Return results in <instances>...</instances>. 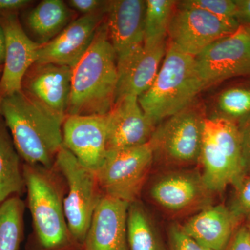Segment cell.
<instances>
[{"mask_svg":"<svg viewBox=\"0 0 250 250\" xmlns=\"http://www.w3.org/2000/svg\"><path fill=\"white\" fill-rule=\"evenodd\" d=\"M0 115L24 163L53 169L62 147L64 120L36 103L22 90L0 100Z\"/></svg>","mask_w":250,"mask_h":250,"instance_id":"cell-1","label":"cell"},{"mask_svg":"<svg viewBox=\"0 0 250 250\" xmlns=\"http://www.w3.org/2000/svg\"><path fill=\"white\" fill-rule=\"evenodd\" d=\"M118 82L116 54L105 19L89 48L72 67L67 116L107 114L116 101Z\"/></svg>","mask_w":250,"mask_h":250,"instance_id":"cell-2","label":"cell"},{"mask_svg":"<svg viewBox=\"0 0 250 250\" xmlns=\"http://www.w3.org/2000/svg\"><path fill=\"white\" fill-rule=\"evenodd\" d=\"M204 90L195 57L168 42L155 80L139 103L156 125L195 103Z\"/></svg>","mask_w":250,"mask_h":250,"instance_id":"cell-3","label":"cell"},{"mask_svg":"<svg viewBox=\"0 0 250 250\" xmlns=\"http://www.w3.org/2000/svg\"><path fill=\"white\" fill-rule=\"evenodd\" d=\"M23 170L27 207L41 250H70L77 246L82 248L69 231L62 188L53 169L24 163Z\"/></svg>","mask_w":250,"mask_h":250,"instance_id":"cell-4","label":"cell"},{"mask_svg":"<svg viewBox=\"0 0 250 250\" xmlns=\"http://www.w3.org/2000/svg\"><path fill=\"white\" fill-rule=\"evenodd\" d=\"M205 108L195 104L161 122L149 143L154 156L175 164L200 161L204 128L207 116Z\"/></svg>","mask_w":250,"mask_h":250,"instance_id":"cell-5","label":"cell"},{"mask_svg":"<svg viewBox=\"0 0 250 250\" xmlns=\"http://www.w3.org/2000/svg\"><path fill=\"white\" fill-rule=\"evenodd\" d=\"M54 166L65 179L68 188L63 206L69 231L82 246L102 197L96 174L82 165L63 146L57 154Z\"/></svg>","mask_w":250,"mask_h":250,"instance_id":"cell-6","label":"cell"},{"mask_svg":"<svg viewBox=\"0 0 250 250\" xmlns=\"http://www.w3.org/2000/svg\"><path fill=\"white\" fill-rule=\"evenodd\" d=\"M150 143L108 151L96 177L105 195L131 204L136 202L153 161Z\"/></svg>","mask_w":250,"mask_h":250,"instance_id":"cell-7","label":"cell"},{"mask_svg":"<svg viewBox=\"0 0 250 250\" xmlns=\"http://www.w3.org/2000/svg\"><path fill=\"white\" fill-rule=\"evenodd\" d=\"M205 90L225 81L250 77V29L240 26L195 57Z\"/></svg>","mask_w":250,"mask_h":250,"instance_id":"cell-8","label":"cell"},{"mask_svg":"<svg viewBox=\"0 0 250 250\" xmlns=\"http://www.w3.org/2000/svg\"><path fill=\"white\" fill-rule=\"evenodd\" d=\"M239 27L235 20L225 19L177 3L167 37L170 43L195 58L215 41L232 34Z\"/></svg>","mask_w":250,"mask_h":250,"instance_id":"cell-9","label":"cell"},{"mask_svg":"<svg viewBox=\"0 0 250 250\" xmlns=\"http://www.w3.org/2000/svg\"><path fill=\"white\" fill-rule=\"evenodd\" d=\"M72 68L34 62L23 77L21 90L55 116L65 120L71 91Z\"/></svg>","mask_w":250,"mask_h":250,"instance_id":"cell-10","label":"cell"},{"mask_svg":"<svg viewBox=\"0 0 250 250\" xmlns=\"http://www.w3.org/2000/svg\"><path fill=\"white\" fill-rule=\"evenodd\" d=\"M62 133V146L96 173L108 152L106 115L67 116Z\"/></svg>","mask_w":250,"mask_h":250,"instance_id":"cell-11","label":"cell"},{"mask_svg":"<svg viewBox=\"0 0 250 250\" xmlns=\"http://www.w3.org/2000/svg\"><path fill=\"white\" fill-rule=\"evenodd\" d=\"M106 11L74 20L47 43L40 45L37 62H49L73 67L87 52L99 28L106 19Z\"/></svg>","mask_w":250,"mask_h":250,"instance_id":"cell-12","label":"cell"},{"mask_svg":"<svg viewBox=\"0 0 250 250\" xmlns=\"http://www.w3.org/2000/svg\"><path fill=\"white\" fill-rule=\"evenodd\" d=\"M6 38V57L0 78V100L21 90L23 77L36 62L40 45L24 31L19 15L0 17Z\"/></svg>","mask_w":250,"mask_h":250,"instance_id":"cell-13","label":"cell"},{"mask_svg":"<svg viewBox=\"0 0 250 250\" xmlns=\"http://www.w3.org/2000/svg\"><path fill=\"white\" fill-rule=\"evenodd\" d=\"M106 118L107 150H118L149 143L155 125L143 111L139 98L117 99Z\"/></svg>","mask_w":250,"mask_h":250,"instance_id":"cell-14","label":"cell"},{"mask_svg":"<svg viewBox=\"0 0 250 250\" xmlns=\"http://www.w3.org/2000/svg\"><path fill=\"white\" fill-rule=\"evenodd\" d=\"M130 204L102 195L94 211L82 250H129L127 216Z\"/></svg>","mask_w":250,"mask_h":250,"instance_id":"cell-15","label":"cell"},{"mask_svg":"<svg viewBox=\"0 0 250 250\" xmlns=\"http://www.w3.org/2000/svg\"><path fill=\"white\" fill-rule=\"evenodd\" d=\"M144 0L108 1L106 23L117 62L126 59L144 45Z\"/></svg>","mask_w":250,"mask_h":250,"instance_id":"cell-16","label":"cell"},{"mask_svg":"<svg viewBox=\"0 0 250 250\" xmlns=\"http://www.w3.org/2000/svg\"><path fill=\"white\" fill-rule=\"evenodd\" d=\"M167 42L144 44L131 55L118 62L117 99L126 95L139 98L152 84L162 63Z\"/></svg>","mask_w":250,"mask_h":250,"instance_id":"cell-17","label":"cell"},{"mask_svg":"<svg viewBox=\"0 0 250 250\" xmlns=\"http://www.w3.org/2000/svg\"><path fill=\"white\" fill-rule=\"evenodd\" d=\"M208 192H211L206 187L201 174L177 172L158 179L149 194L156 204L166 210L181 211L205 201Z\"/></svg>","mask_w":250,"mask_h":250,"instance_id":"cell-18","label":"cell"},{"mask_svg":"<svg viewBox=\"0 0 250 250\" xmlns=\"http://www.w3.org/2000/svg\"><path fill=\"white\" fill-rule=\"evenodd\" d=\"M240 220L225 206L206 207L180 226L188 236L210 250H223Z\"/></svg>","mask_w":250,"mask_h":250,"instance_id":"cell-19","label":"cell"},{"mask_svg":"<svg viewBox=\"0 0 250 250\" xmlns=\"http://www.w3.org/2000/svg\"><path fill=\"white\" fill-rule=\"evenodd\" d=\"M75 11L62 0H44L22 13L24 31L34 42L44 45L74 21Z\"/></svg>","mask_w":250,"mask_h":250,"instance_id":"cell-20","label":"cell"},{"mask_svg":"<svg viewBox=\"0 0 250 250\" xmlns=\"http://www.w3.org/2000/svg\"><path fill=\"white\" fill-rule=\"evenodd\" d=\"M23 162L0 115V205L10 197H21L25 192Z\"/></svg>","mask_w":250,"mask_h":250,"instance_id":"cell-21","label":"cell"},{"mask_svg":"<svg viewBox=\"0 0 250 250\" xmlns=\"http://www.w3.org/2000/svg\"><path fill=\"white\" fill-rule=\"evenodd\" d=\"M207 118L218 117L236 123L238 126L250 118V77L234 82L219 90L210 99Z\"/></svg>","mask_w":250,"mask_h":250,"instance_id":"cell-22","label":"cell"},{"mask_svg":"<svg viewBox=\"0 0 250 250\" xmlns=\"http://www.w3.org/2000/svg\"><path fill=\"white\" fill-rule=\"evenodd\" d=\"M127 243L129 250H164L149 215L137 201L128 210Z\"/></svg>","mask_w":250,"mask_h":250,"instance_id":"cell-23","label":"cell"},{"mask_svg":"<svg viewBox=\"0 0 250 250\" xmlns=\"http://www.w3.org/2000/svg\"><path fill=\"white\" fill-rule=\"evenodd\" d=\"M25 208L19 196L10 197L0 205V250H20L24 239Z\"/></svg>","mask_w":250,"mask_h":250,"instance_id":"cell-24","label":"cell"},{"mask_svg":"<svg viewBox=\"0 0 250 250\" xmlns=\"http://www.w3.org/2000/svg\"><path fill=\"white\" fill-rule=\"evenodd\" d=\"M177 3L174 0H146L144 44L153 45L166 42Z\"/></svg>","mask_w":250,"mask_h":250,"instance_id":"cell-25","label":"cell"},{"mask_svg":"<svg viewBox=\"0 0 250 250\" xmlns=\"http://www.w3.org/2000/svg\"><path fill=\"white\" fill-rule=\"evenodd\" d=\"M177 4L179 6L204 10L210 14L225 19L236 21L235 0H182L177 1Z\"/></svg>","mask_w":250,"mask_h":250,"instance_id":"cell-26","label":"cell"},{"mask_svg":"<svg viewBox=\"0 0 250 250\" xmlns=\"http://www.w3.org/2000/svg\"><path fill=\"white\" fill-rule=\"evenodd\" d=\"M234 195L229 209L238 220L250 216V173L243 174L233 184Z\"/></svg>","mask_w":250,"mask_h":250,"instance_id":"cell-27","label":"cell"},{"mask_svg":"<svg viewBox=\"0 0 250 250\" xmlns=\"http://www.w3.org/2000/svg\"><path fill=\"white\" fill-rule=\"evenodd\" d=\"M168 250H210L192 240L181 229L180 226L171 227L168 233Z\"/></svg>","mask_w":250,"mask_h":250,"instance_id":"cell-28","label":"cell"},{"mask_svg":"<svg viewBox=\"0 0 250 250\" xmlns=\"http://www.w3.org/2000/svg\"><path fill=\"white\" fill-rule=\"evenodd\" d=\"M108 1L103 0H70L67 1V4L72 11H76L82 16H86L107 11Z\"/></svg>","mask_w":250,"mask_h":250,"instance_id":"cell-29","label":"cell"},{"mask_svg":"<svg viewBox=\"0 0 250 250\" xmlns=\"http://www.w3.org/2000/svg\"><path fill=\"white\" fill-rule=\"evenodd\" d=\"M244 174L250 173V118L239 126Z\"/></svg>","mask_w":250,"mask_h":250,"instance_id":"cell-30","label":"cell"},{"mask_svg":"<svg viewBox=\"0 0 250 250\" xmlns=\"http://www.w3.org/2000/svg\"><path fill=\"white\" fill-rule=\"evenodd\" d=\"M33 2L30 0H0V17L22 14Z\"/></svg>","mask_w":250,"mask_h":250,"instance_id":"cell-31","label":"cell"},{"mask_svg":"<svg viewBox=\"0 0 250 250\" xmlns=\"http://www.w3.org/2000/svg\"><path fill=\"white\" fill-rule=\"evenodd\" d=\"M223 250H250V231L248 228L246 226L238 229Z\"/></svg>","mask_w":250,"mask_h":250,"instance_id":"cell-32","label":"cell"},{"mask_svg":"<svg viewBox=\"0 0 250 250\" xmlns=\"http://www.w3.org/2000/svg\"><path fill=\"white\" fill-rule=\"evenodd\" d=\"M235 1L237 22L240 26L250 29V0H235Z\"/></svg>","mask_w":250,"mask_h":250,"instance_id":"cell-33","label":"cell"},{"mask_svg":"<svg viewBox=\"0 0 250 250\" xmlns=\"http://www.w3.org/2000/svg\"><path fill=\"white\" fill-rule=\"evenodd\" d=\"M6 57V38L2 27L0 26V65H4Z\"/></svg>","mask_w":250,"mask_h":250,"instance_id":"cell-34","label":"cell"},{"mask_svg":"<svg viewBox=\"0 0 250 250\" xmlns=\"http://www.w3.org/2000/svg\"><path fill=\"white\" fill-rule=\"evenodd\" d=\"M248 224L246 227H247V228H248V229H249L250 231V216L249 217V218H248Z\"/></svg>","mask_w":250,"mask_h":250,"instance_id":"cell-35","label":"cell"},{"mask_svg":"<svg viewBox=\"0 0 250 250\" xmlns=\"http://www.w3.org/2000/svg\"><path fill=\"white\" fill-rule=\"evenodd\" d=\"M4 70V65H0V75H1Z\"/></svg>","mask_w":250,"mask_h":250,"instance_id":"cell-36","label":"cell"},{"mask_svg":"<svg viewBox=\"0 0 250 250\" xmlns=\"http://www.w3.org/2000/svg\"></svg>","mask_w":250,"mask_h":250,"instance_id":"cell-37","label":"cell"}]
</instances>
